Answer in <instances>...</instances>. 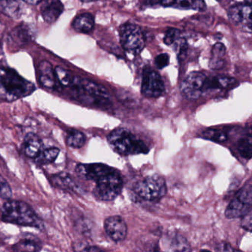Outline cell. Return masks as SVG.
<instances>
[{
	"label": "cell",
	"instance_id": "16",
	"mask_svg": "<svg viewBox=\"0 0 252 252\" xmlns=\"http://www.w3.org/2000/svg\"><path fill=\"white\" fill-rule=\"evenodd\" d=\"M39 82L43 88L54 89L56 87V76L52 64L48 61H42L37 67Z\"/></svg>",
	"mask_w": 252,
	"mask_h": 252
},
{
	"label": "cell",
	"instance_id": "18",
	"mask_svg": "<svg viewBox=\"0 0 252 252\" xmlns=\"http://www.w3.org/2000/svg\"><path fill=\"white\" fill-rule=\"evenodd\" d=\"M42 141L36 134L29 133L25 137L22 148L23 153L29 158H35L42 151Z\"/></svg>",
	"mask_w": 252,
	"mask_h": 252
},
{
	"label": "cell",
	"instance_id": "33",
	"mask_svg": "<svg viewBox=\"0 0 252 252\" xmlns=\"http://www.w3.org/2000/svg\"><path fill=\"white\" fill-rule=\"evenodd\" d=\"M195 0H175V8L181 10L193 9Z\"/></svg>",
	"mask_w": 252,
	"mask_h": 252
},
{
	"label": "cell",
	"instance_id": "13",
	"mask_svg": "<svg viewBox=\"0 0 252 252\" xmlns=\"http://www.w3.org/2000/svg\"><path fill=\"white\" fill-rule=\"evenodd\" d=\"M252 8L248 4H237L228 9V16L230 20L237 25H241L251 32L252 31Z\"/></svg>",
	"mask_w": 252,
	"mask_h": 252
},
{
	"label": "cell",
	"instance_id": "36",
	"mask_svg": "<svg viewBox=\"0 0 252 252\" xmlns=\"http://www.w3.org/2000/svg\"><path fill=\"white\" fill-rule=\"evenodd\" d=\"M175 0H160V5L163 7H174Z\"/></svg>",
	"mask_w": 252,
	"mask_h": 252
},
{
	"label": "cell",
	"instance_id": "20",
	"mask_svg": "<svg viewBox=\"0 0 252 252\" xmlns=\"http://www.w3.org/2000/svg\"><path fill=\"white\" fill-rule=\"evenodd\" d=\"M23 0H0V11L8 17L17 19L23 12Z\"/></svg>",
	"mask_w": 252,
	"mask_h": 252
},
{
	"label": "cell",
	"instance_id": "11",
	"mask_svg": "<svg viewBox=\"0 0 252 252\" xmlns=\"http://www.w3.org/2000/svg\"><path fill=\"white\" fill-rule=\"evenodd\" d=\"M104 229L108 237L116 243L123 241L127 234V225L120 216H111L104 221Z\"/></svg>",
	"mask_w": 252,
	"mask_h": 252
},
{
	"label": "cell",
	"instance_id": "23",
	"mask_svg": "<svg viewBox=\"0 0 252 252\" xmlns=\"http://www.w3.org/2000/svg\"><path fill=\"white\" fill-rule=\"evenodd\" d=\"M53 183L59 188L64 190L74 191L77 189V186L72 177L67 172H61L53 177Z\"/></svg>",
	"mask_w": 252,
	"mask_h": 252
},
{
	"label": "cell",
	"instance_id": "2",
	"mask_svg": "<svg viewBox=\"0 0 252 252\" xmlns=\"http://www.w3.org/2000/svg\"><path fill=\"white\" fill-rule=\"evenodd\" d=\"M0 218L8 223L41 228L42 222L28 203L17 200L5 202L0 209Z\"/></svg>",
	"mask_w": 252,
	"mask_h": 252
},
{
	"label": "cell",
	"instance_id": "7",
	"mask_svg": "<svg viewBox=\"0 0 252 252\" xmlns=\"http://www.w3.org/2000/svg\"><path fill=\"white\" fill-rule=\"evenodd\" d=\"M119 33L121 44L126 52L138 54L144 49L145 38L137 25L125 23L121 26Z\"/></svg>",
	"mask_w": 252,
	"mask_h": 252
},
{
	"label": "cell",
	"instance_id": "24",
	"mask_svg": "<svg viewBox=\"0 0 252 252\" xmlns=\"http://www.w3.org/2000/svg\"><path fill=\"white\" fill-rule=\"evenodd\" d=\"M13 250L16 252H38L41 250V244L36 238L23 239L13 246Z\"/></svg>",
	"mask_w": 252,
	"mask_h": 252
},
{
	"label": "cell",
	"instance_id": "6",
	"mask_svg": "<svg viewBox=\"0 0 252 252\" xmlns=\"http://www.w3.org/2000/svg\"><path fill=\"white\" fill-rule=\"evenodd\" d=\"M122 189L123 180L119 172L114 169L95 181L94 194L98 200L111 201L121 194Z\"/></svg>",
	"mask_w": 252,
	"mask_h": 252
},
{
	"label": "cell",
	"instance_id": "40",
	"mask_svg": "<svg viewBox=\"0 0 252 252\" xmlns=\"http://www.w3.org/2000/svg\"><path fill=\"white\" fill-rule=\"evenodd\" d=\"M244 1L246 2V4H248V5H251V4H252V0H244Z\"/></svg>",
	"mask_w": 252,
	"mask_h": 252
},
{
	"label": "cell",
	"instance_id": "42",
	"mask_svg": "<svg viewBox=\"0 0 252 252\" xmlns=\"http://www.w3.org/2000/svg\"><path fill=\"white\" fill-rule=\"evenodd\" d=\"M216 1H218V2H220V1H222V0H216Z\"/></svg>",
	"mask_w": 252,
	"mask_h": 252
},
{
	"label": "cell",
	"instance_id": "4",
	"mask_svg": "<svg viewBox=\"0 0 252 252\" xmlns=\"http://www.w3.org/2000/svg\"><path fill=\"white\" fill-rule=\"evenodd\" d=\"M78 98L83 102L94 104H104L110 101V94L102 85L87 79L75 77L71 85Z\"/></svg>",
	"mask_w": 252,
	"mask_h": 252
},
{
	"label": "cell",
	"instance_id": "31",
	"mask_svg": "<svg viewBox=\"0 0 252 252\" xmlns=\"http://www.w3.org/2000/svg\"><path fill=\"white\" fill-rule=\"evenodd\" d=\"M181 36V32L178 29H169L165 33L163 42L166 45H173Z\"/></svg>",
	"mask_w": 252,
	"mask_h": 252
},
{
	"label": "cell",
	"instance_id": "22",
	"mask_svg": "<svg viewBox=\"0 0 252 252\" xmlns=\"http://www.w3.org/2000/svg\"><path fill=\"white\" fill-rule=\"evenodd\" d=\"M225 54V48L223 44L218 42L214 45L212 50V58L209 67L213 70H219L223 65V58Z\"/></svg>",
	"mask_w": 252,
	"mask_h": 252
},
{
	"label": "cell",
	"instance_id": "9",
	"mask_svg": "<svg viewBox=\"0 0 252 252\" xmlns=\"http://www.w3.org/2000/svg\"><path fill=\"white\" fill-rule=\"evenodd\" d=\"M164 91V83L160 75L150 67H144L141 85L143 95L147 98H158Z\"/></svg>",
	"mask_w": 252,
	"mask_h": 252
},
{
	"label": "cell",
	"instance_id": "1",
	"mask_svg": "<svg viewBox=\"0 0 252 252\" xmlns=\"http://www.w3.org/2000/svg\"><path fill=\"white\" fill-rule=\"evenodd\" d=\"M35 91V85L15 70L0 66V99L11 102L29 96Z\"/></svg>",
	"mask_w": 252,
	"mask_h": 252
},
{
	"label": "cell",
	"instance_id": "14",
	"mask_svg": "<svg viewBox=\"0 0 252 252\" xmlns=\"http://www.w3.org/2000/svg\"><path fill=\"white\" fill-rule=\"evenodd\" d=\"M41 14L48 23H54L64 11V5L60 0H42Z\"/></svg>",
	"mask_w": 252,
	"mask_h": 252
},
{
	"label": "cell",
	"instance_id": "5",
	"mask_svg": "<svg viewBox=\"0 0 252 252\" xmlns=\"http://www.w3.org/2000/svg\"><path fill=\"white\" fill-rule=\"evenodd\" d=\"M133 191L135 195L141 200L158 201L166 194V181L160 175H150L138 181L134 185Z\"/></svg>",
	"mask_w": 252,
	"mask_h": 252
},
{
	"label": "cell",
	"instance_id": "28",
	"mask_svg": "<svg viewBox=\"0 0 252 252\" xmlns=\"http://www.w3.org/2000/svg\"><path fill=\"white\" fill-rule=\"evenodd\" d=\"M54 73H55L56 78L58 79L63 86L70 87L71 85L74 76L70 71L58 66L54 69Z\"/></svg>",
	"mask_w": 252,
	"mask_h": 252
},
{
	"label": "cell",
	"instance_id": "25",
	"mask_svg": "<svg viewBox=\"0 0 252 252\" xmlns=\"http://www.w3.org/2000/svg\"><path fill=\"white\" fill-rule=\"evenodd\" d=\"M66 143L69 147L75 149L81 148L86 143V136L83 132L76 129H71L67 133Z\"/></svg>",
	"mask_w": 252,
	"mask_h": 252
},
{
	"label": "cell",
	"instance_id": "3",
	"mask_svg": "<svg viewBox=\"0 0 252 252\" xmlns=\"http://www.w3.org/2000/svg\"><path fill=\"white\" fill-rule=\"evenodd\" d=\"M113 150L122 156L146 154L149 148L147 144L126 128H117L107 137Z\"/></svg>",
	"mask_w": 252,
	"mask_h": 252
},
{
	"label": "cell",
	"instance_id": "39",
	"mask_svg": "<svg viewBox=\"0 0 252 252\" xmlns=\"http://www.w3.org/2000/svg\"><path fill=\"white\" fill-rule=\"evenodd\" d=\"M83 251H86V252H98V251H101L99 248L95 247V246H88L86 249H84Z\"/></svg>",
	"mask_w": 252,
	"mask_h": 252
},
{
	"label": "cell",
	"instance_id": "15",
	"mask_svg": "<svg viewBox=\"0 0 252 252\" xmlns=\"http://www.w3.org/2000/svg\"><path fill=\"white\" fill-rule=\"evenodd\" d=\"M165 250L169 252H189L191 246L187 239L178 233H169L163 239Z\"/></svg>",
	"mask_w": 252,
	"mask_h": 252
},
{
	"label": "cell",
	"instance_id": "38",
	"mask_svg": "<svg viewBox=\"0 0 252 252\" xmlns=\"http://www.w3.org/2000/svg\"><path fill=\"white\" fill-rule=\"evenodd\" d=\"M23 2L29 4V5H37L42 2V0H23Z\"/></svg>",
	"mask_w": 252,
	"mask_h": 252
},
{
	"label": "cell",
	"instance_id": "21",
	"mask_svg": "<svg viewBox=\"0 0 252 252\" xmlns=\"http://www.w3.org/2000/svg\"><path fill=\"white\" fill-rule=\"evenodd\" d=\"M72 26L73 29L79 33H90L94 30L95 26L94 16L89 13L79 14L73 20Z\"/></svg>",
	"mask_w": 252,
	"mask_h": 252
},
{
	"label": "cell",
	"instance_id": "27",
	"mask_svg": "<svg viewBox=\"0 0 252 252\" xmlns=\"http://www.w3.org/2000/svg\"><path fill=\"white\" fill-rule=\"evenodd\" d=\"M201 136L203 138L218 143V144H223L228 140V136L226 134L219 129H207L202 132Z\"/></svg>",
	"mask_w": 252,
	"mask_h": 252
},
{
	"label": "cell",
	"instance_id": "30",
	"mask_svg": "<svg viewBox=\"0 0 252 252\" xmlns=\"http://www.w3.org/2000/svg\"><path fill=\"white\" fill-rule=\"evenodd\" d=\"M0 197L4 200H11L12 190L8 181L0 174Z\"/></svg>",
	"mask_w": 252,
	"mask_h": 252
},
{
	"label": "cell",
	"instance_id": "8",
	"mask_svg": "<svg viewBox=\"0 0 252 252\" xmlns=\"http://www.w3.org/2000/svg\"><path fill=\"white\" fill-rule=\"evenodd\" d=\"M252 186L249 180L247 184L234 196L225 209V217L228 219L240 218L252 210Z\"/></svg>",
	"mask_w": 252,
	"mask_h": 252
},
{
	"label": "cell",
	"instance_id": "37",
	"mask_svg": "<svg viewBox=\"0 0 252 252\" xmlns=\"http://www.w3.org/2000/svg\"><path fill=\"white\" fill-rule=\"evenodd\" d=\"M160 0H144V4L147 6H156L160 4Z\"/></svg>",
	"mask_w": 252,
	"mask_h": 252
},
{
	"label": "cell",
	"instance_id": "34",
	"mask_svg": "<svg viewBox=\"0 0 252 252\" xmlns=\"http://www.w3.org/2000/svg\"><path fill=\"white\" fill-rule=\"evenodd\" d=\"M241 226L242 228H244L245 230L248 231H251L252 230V210L248 212L246 215L241 217Z\"/></svg>",
	"mask_w": 252,
	"mask_h": 252
},
{
	"label": "cell",
	"instance_id": "29",
	"mask_svg": "<svg viewBox=\"0 0 252 252\" xmlns=\"http://www.w3.org/2000/svg\"><path fill=\"white\" fill-rule=\"evenodd\" d=\"M252 138H251V134H249V137L243 138L240 140L237 144V150L242 157L244 158L251 159L252 158Z\"/></svg>",
	"mask_w": 252,
	"mask_h": 252
},
{
	"label": "cell",
	"instance_id": "41",
	"mask_svg": "<svg viewBox=\"0 0 252 252\" xmlns=\"http://www.w3.org/2000/svg\"><path fill=\"white\" fill-rule=\"evenodd\" d=\"M82 2H93V1H96V0H82Z\"/></svg>",
	"mask_w": 252,
	"mask_h": 252
},
{
	"label": "cell",
	"instance_id": "32",
	"mask_svg": "<svg viewBox=\"0 0 252 252\" xmlns=\"http://www.w3.org/2000/svg\"><path fill=\"white\" fill-rule=\"evenodd\" d=\"M155 64L160 70L167 67L169 64V55L167 54H160V55L157 56L155 60Z\"/></svg>",
	"mask_w": 252,
	"mask_h": 252
},
{
	"label": "cell",
	"instance_id": "17",
	"mask_svg": "<svg viewBox=\"0 0 252 252\" xmlns=\"http://www.w3.org/2000/svg\"><path fill=\"white\" fill-rule=\"evenodd\" d=\"M237 81L231 77L225 76H216L213 77H206L203 85V94L212 91L228 88L234 86Z\"/></svg>",
	"mask_w": 252,
	"mask_h": 252
},
{
	"label": "cell",
	"instance_id": "35",
	"mask_svg": "<svg viewBox=\"0 0 252 252\" xmlns=\"http://www.w3.org/2000/svg\"><path fill=\"white\" fill-rule=\"evenodd\" d=\"M216 251H218V252H234L235 249H233L228 243H222L217 246Z\"/></svg>",
	"mask_w": 252,
	"mask_h": 252
},
{
	"label": "cell",
	"instance_id": "10",
	"mask_svg": "<svg viewBox=\"0 0 252 252\" xmlns=\"http://www.w3.org/2000/svg\"><path fill=\"white\" fill-rule=\"evenodd\" d=\"M206 76L200 72L190 73L181 85L183 95L189 100H196L203 94V85Z\"/></svg>",
	"mask_w": 252,
	"mask_h": 252
},
{
	"label": "cell",
	"instance_id": "12",
	"mask_svg": "<svg viewBox=\"0 0 252 252\" xmlns=\"http://www.w3.org/2000/svg\"><path fill=\"white\" fill-rule=\"evenodd\" d=\"M113 169V168L103 163H88L77 165L76 172L83 179L95 182L101 177L110 173Z\"/></svg>",
	"mask_w": 252,
	"mask_h": 252
},
{
	"label": "cell",
	"instance_id": "26",
	"mask_svg": "<svg viewBox=\"0 0 252 252\" xmlns=\"http://www.w3.org/2000/svg\"><path fill=\"white\" fill-rule=\"evenodd\" d=\"M60 150L56 147H51V148L47 149V150L41 151L39 156L35 158L36 162L38 164L45 165L53 163L54 160L58 157L60 154Z\"/></svg>",
	"mask_w": 252,
	"mask_h": 252
},
{
	"label": "cell",
	"instance_id": "19",
	"mask_svg": "<svg viewBox=\"0 0 252 252\" xmlns=\"http://www.w3.org/2000/svg\"><path fill=\"white\" fill-rule=\"evenodd\" d=\"M34 36V32L31 26L22 25L11 32L9 38L14 43L22 46L33 41Z\"/></svg>",
	"mask_w": 252,
	"mask_h": 252
}]
</instances>
